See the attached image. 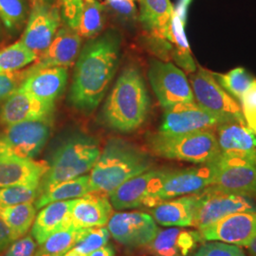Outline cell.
I'll return each instance as SVG.
<instances>
[{"label": "cell", "instance_id": "obj_1", "mask_svg": "<svg viewBox=\"0 0 256 256\" xmlns=\"http://www.w3.org/2000/svg\"><path fill=\"white\" fill-rule=\"evenodd\" d=\"M120 36L110 30L92 38L75 64L70 102L86 114L98 108L116 74L120 54Z\"/></svg>", "mask_w": 256, "mask_h": 256}, {"label": "cell", "instance_id": "obj_2", "mask_svg": "<svg viewBox=\"0 0 256 256\" xmlns=\"http://www.w3.org/2000/svg\"><path fill=\"white\" fill-rule=\"evenodd\" d=\"M149 110L150 97L144 79L137 66H128L104 102L102 122L110 129L131 133L146 122Z\"/></svg>", "mask_w": 256, "mask_h": 256}, {"label": "cell", "instance_id": "obj_3", "mask_svg": "<svg viewBox=\"0 0 256 256\" xmlns=\"http://www.w3.org/2000/svg\"><path fill=\"white\" fill-rule=\"evenodd\" d=\"M153 166L151 155L126 140L112 138L90 170V192L110 194L122 183Z\"/></svg>", "mask_w": 256, "mask_h": 256}, {"label": "cell", "instance_id": "obj_4", "mask_svg": "<svg viewBox=\"0 0 256 256\" xmlns=\"http://www.w3.org/2000/svg\"><path fill=\"white\" fill-rule=\"evenodd\" d=\"M100 153V146L93 137L78 133L66 138L55 149L48 164V168L39 185L40 194L90 172Z\"/></svg>", "mask_w": 256, "mask_h": 256}, {"label": "cell", "instance_id": "obj_5", "mask_svg": "<svg viewBox=\"0 0 256 256\" xmlns=\"http://www.w3.org/2000/svg\"><path fill=\"white\" fill-rule=\"evenodd\" d=\"M146 144L152 155L194 164L214 162L220 155L218 138L212 130H202L183 134L151 132Z\"/></svg>", "mask_w": 256, "mask_h": 256}, {"label": "cell", "instance_id": "obj_6", "mask_svg": "<svg viewBox=\"0 0 256 256\" xmlns=\"http://www.w3.org/2000/svg\"><path fill=\"white\" fill-rule=\"evenodd\" d=\"M189 82L194 101L202 108L225 122L246 124L238 102L220 86L212 72L198 66L196 70L190 75Z\"/></svg>", "mask_w": 256, "mask_h": 256}, {"label": "cell", "instance_id": "obj_7", "mask_svg": "<svg viewBox=\"0 0 256 256\" xmlns=\"http://www.w3.org/2000/svg\"><path fill=\"white\" fill-rule=\"evenodd\" d=\"M241 212H256L254 200L209 186L200 192L192 227L200 230L230 214Z\"/></svg>", "mask_w": 256, "mask_h": 256}, {"label": "cell", "instance_id": "obj_8", "mask_svg": "<svg viewBox=\"0 0 256 256\" xmlns=\"http://www.w3.org/2000/svg\"><path fill=\"white\" fill-rule=\"evenodd\" d=\"M52 120H28L8 126L0 132V151L34 160L52 133Z\"/></svg>", "mask_w": 256, "mask_h": 256}, {"label": "cell", "instance_id": "obj_9", "mask_svg": "<svg viewBox=\"0 0 256 256\" xmlns=\"http://www.w3.org/2000/svg\"><path fill=\"white\" fill-rule=\"evenodd\" d=\"M148 79L164 108L178 104L194 102L189 80L182 70L171 62L151 60Z\"/></svg>", "mask_w": 256, "mask_h": 256}, {"label": "cell", "instance_id": "obj_10", "mask_svg": "<svg viewBox=\"0 0 256 256\" xmlns=\"http://www.w3.org/2000/svg\"><path fill=\"white\" fill-rule=\"evenodd\" d=\"M216 171V160L185 169H170L152 200L151 208L168 200L202 192L212 184Z\"/></svg>", "mask_w": 256, "mask_h": 256}, {"label": "cell", "instance_id": "obj_11", "mask_svg": "<svg viewBox=\"0 0 256 256\" xmlns=\"http://www.w3.org/2000/svg\"><path fill=\"white\" fill-rule=\"evenodd\" d=\"M61 19L59 5L46 0H32L26 28L19 41L34 52L41 54L61 27Z\"/></svg>", "mask_w": 256, "mask_h": 256}, {"label": "cell", "instance_id": "obj_12", "mask_svg": "<svg viewBox=\"0 0 256 256\" xmlns=\"http://www.w3.org/2000/svg\"><path fill=\"white\" fill-rule=\"evenodd\" d=\"M168 168L149 169L122 183L110 194L113 209L130 210L140 207H152V200L162 186Z\"/></svg>", "mask_w": 256, "mask_h": 256}, {"label": "cell", "instance_id": "obj_13", "mask_svg": "<svg viewBox=\"0 0 256 256\" xmlns=\"http://www.w3.org/2000/svg\"><path fill=\"white\" fill-rule=\"evenodd\" d=\"M108 226L110 236L128 248L147 246L160 230L153 216L144 212H115Z\"/></svg>", "mask_w": 256, "mask_h": 256}, {"label": "cell", "instance_id": "obj_14", "mask_svg": "<svg viewBox=\"0 0 256 256\" xmlns=\"http://www.w3.org/2000/svg\"><path fill=\"white\" fill-rule=\"evenodd\" d=\"M224 122H227L202 108L196 101L182 102L164 108L162 122L158 131L165 134L191 133L216 129Z\"/></svg>", "mask_w": 256, "mask_h": 256}, {"label": "cell", "instance_id": "obj_15", "mask_svg": "<svg viewBox=\"0 0 256 256\" xmlns=\"http://www.w3.org/2000/svg\"><path fill=\"white\" fill-rule=\"evenodd\" d=\"M218 171L214 188L256 198V165L244 160L218 156L216 160Z\"/></svg>", "mask_w": 256, "mask_h": 256}, {"label": "cell", "instance_id": "obj_16", "mask_svg": "<svg viewBox=\"0 0 256 256\" xmlns=\"http://www.w3.org/2000/svg\"><path fill=\"white\" fill-rule=\"evenodd\" d=\"M198 232L203 241H221L246 247L256 238V212L230 214Z\"/></svg>", "mask_w": 256, "mask_h": 256}, {"label": "cell", "instance_id": "obj_17", "mask_svg": "<svg viewBox=\"0 0 256 256\" xmlns=\"http://www.w3.org/2000/svg\"><path fill=\"white\" fill-rule=\"evenodd\" d=\"M54 102L43 101L18 88L0 108V122L6 126L28 120H52Z\"/></svg>", "mask_w": 256, "mask_h": 256}, {"label": "cell", "instance_id": "obj_18", "mask_svg": "<svg viewBox=\"0 0 256 256\" xmlns=\"http://www.w3.org/2000/svg\"><path fill=\"white\" fill-rule=\"evenodd\" d=\"M82 37L77 30L66 24L59 28L50 45L38 56L32 66L28 68V74L48 68H68L74 64L80 54Z\"/></svg>", "mask_w": 256, "mask_h": 256}, {"label": "cell", "instance_id": "obj_19", "mask_svg": "<svg viewBox=\"0 0 256 256\" xmlns=\"http://www.w3.org/2000/svg\"><path fill=\"white\" fill-rule=\"evenodd\" d=\"M220 156L256 165V134L246 124L227 122L216 128Z\"/></svg>", "mask_w": 256, "mask_h": 256}, {"label": "cell", "instance_id": "obj_20", "mask_svg": "<svg viewBox=\"0 0 256 256\" xmlns=\"http://www.w3.org/2000/svg\"><path fill=\"white\" fill-rule=\"evenodd\" d=\"M48 165L45 162L21 158L0 151V188L16 185H40Z\"/></svg>", "mask_w": 256, "mask_h": 256}, {"label": "cell", "instance_id": "obj_21", "mask_svg": "<svg viewBox=\"0 0 256 256\" xmlns=\"http://www.w3.org/2000/svg\"><path fill=\"white\" fill-rule=\"evenodd\" d=\"M113 214L110 198L102 194L90 192L75 198L72 209V223L76 229H88L108 225Z\"/></svg>", "mask_w": 256, "mask_h": 256}, {"label": "cell", "instance_id": "obj_22", "mask_svg": "<svg viewBox=\"0 0 256 256\" xmlns=\"http://www.w3.org/2000/svg\"><path fill=\"white\" fill-rule=\"evenodd\" d=\"M19 88L40 100L55 102L64 92L68 82V68L56 66L28 74Z\"/></svg>", "mask_w": 256, "mask_h": 256}, {"label": "cell", "instance_id": "obj_23", "mask_svg": "<svg viewBox=\"0 0 256 256\" xmlns=\"http://www.w3.org/2000/svg\"><path fill=\"white\" fill-rule=\"evenodd\" d=\"M202 241L198 230L169 227L160 230L147 247L155 256H188Z\"/></svg>", "mask_w": 256, "mask_h": 256}, {"label": "cell", "instance_id": "obj_24", "mask_svg": "<svg viewBox=\"0 0 256 256\" xmlns=\"http://www.w3.org/2000/svg\"><path fill=\"white\" fill-rule=\"evenodd\" d=\"M74 204V200L52 202L40 209L30 230L38 246L55 232L72 226V209Z\"/></svg>", "mask_w": 256, "mask_h": 256}, {"label": "cell", "instance_id": "obj_25", "mask_svg": "<svg viewBox=\"0 0 256 256\" xmlns=\"http://www.w3.org/2000/svg\"><path fill=\"white\" fill-rule=\"evenodd\" d=\"M198 198L200 192L160 202L151 208V216L156 224L164 227H192Z\"/></svg>", "mask_w": 256, "mask_h": 256}, {"label": "cell", "instance_id": "obj_26", "mask_svg": "<svg viewBox=\"0 0 256 256\" xmlns=\"http://www.w3.org/2000/svg\"><path fill=\"white\" fill-rule=\"evenodd\" d=\"M138 21L148 34L164 37L172 43L171 25L174 7L170 0H137Z\"/></svg>", "mask_w": 256, "mask_h": 256}, {"label": "cell", "instance_id": "obj_27", "mask_svg": "<svg viewBox=\"0 0 256 256\" xmlns=\"http://www.w3.org/2000/svg\"><path fill=\"white\" fill-rule=\"evenodd\" d=\"M90 192V176L82 174L74 180L59 183L46 192L40 194L34 205L36 210H40L50 203L79 198Z\"/></svg>", "mask_w": 256, "mask_h": 256}, {"label": "cell", "instance_id": "obj_28", "mask_svg": "<svg viewBox=\"0 0 256 256\" xmlns=\"http://www.w3.org/2000/svg\"><path fill=\"white\" fill-rule=\"evenodd\" d=\"M36 210L32 202L0 208V220L9 230L12 241L23 238L32 229Z\"/></svg>", "mask_w": 256, "mask_h": 256}, {"label": "cell", "instance_id": "obj_29", "mask_svg": "<svg viewBox=\"0 0 256 256\" xmlns=\"http://www.w3.org/2000/svg\"><path fill=\"white\" fill-rule=\"evenodd\" d=\"M106 8L100 0H82V16L77 32L82 38L100 36L106 24Z\"/></svg>", "mask_w": 256, "mask_h": 256}, {"label": "cell", "instance_id": "obj_30", "mask_svg": "<svg viewBox=\"0 0 256 256\" xmlns=\"http://www.w3.org/2000/svg\"><path fill=\"white\" fill-rule=\"evenodd\" d=\"M84 229H76L70 226L57 232L45 240L34 256H63L75 247L82 236Z\"/></svg>", "mask_w": 256, "mask_h": 256}, {"label": "cell", "instance_id": "obj_31", "mask_svg": "<svg viewBox=\"0 0 256 256\" xmlns=\"http://www.w3.org/2000/svg\"><path fill=\"white\" fill-rule=\"evenodd\" d=\"M39 55L28 48L20 41L0 50V74L21 70L36 62Z\"/></svg>", "mask_w": 256, "mask_h": 256}, {"label": "cell", "instance_id": "obj_32", "mask_svg": "<svg viewBox=\"0 0 256 256\" xmlns=\"http://www.w3.org/2000/svg\"><path fill=\"white\" fill-rule=\"evenodd\" d=\"M214 75L220 86L238 102L256 80L243 68H234L226 74H214Z\"/></svg>", "mask_w": 256, "mask_h": 256}, {"label": "cell", "instance_id": "obj_33", "mask_svg": "<svg viewBox=\"0 0 256 256\" xmlns=\"http://www.w3.org/2000/svg\"><path fill=\"white\" fill-rule=\"evenodd\" d=\"M30 12L28 0H0V20L10 32H16L23 27Z\"/></svg>", "mask_w": 256, "mask_h": 256}, {"label": "cell", "instance_id": "obj_34", "mask_svg": "<svg viewBox=\"0 0 256 256\" xmlns=\"http://www.w3.org/2000/svg\"><path fill=\"white\" fill-rule=\"evenodd\" d=\"M39 194V185H16L0 188V208L23 203H34Z\"/></svg>", "mask_w": 256, "mask_h": 256}, {"label": "cell", "instance_id": "obj_35", "mask_svg": "<svg viewBox=\"0 0 256 256\" xmlns=\"http://www.w3.org/2000/svg\"><path fill=\"white\" fill-rule=\"evenodd\" d=\"M110 230L104 227L84 229L81 238L74 248L84 254L88 256L92 252L106 246L110 240Z\"/></svg>", "mask_w": 256, "mask_h": 256}, {"label": "cell", "instance_id": "obj_36", "mask_svg": "<svg viewBox=\"0 0 256 256\" xmlns=\"http://www.w3.org/2000/svg\"><path fill=\"white\" fill-rule=\"evenodd\" d=\"M194 256H246V254L236 245L221 241H208L198 248Z\"/></svg>", "mask_w": 256, "mask_h": 256}, {"label": "cell", "instance_id": "obj_37", "mask_svg": "<svg viewBox=\"0 0 256 256\" xmlns=\"http://www.w3.org/2000/svg\"><path fill=\"white\" fill-rule=\"evenodd\" d=\"M104 4L106 10H110L122 21H135L138 18L137 0H106Z\"/></svg>", "mask_w": 256, "mask_h": 256}, {"label": "cell", "instance_id": "obj_38", "mask_svg": "<svg viewBox=\"0 0 256 256\" xmlns=\"http://www.w3.org/2000/svg\"><path fill=\"white\" fill-rule=\"evenodd\" d=\"M238 104L248 128L256 134V80L239 100Z\"/></svg>", "mask_w": 256, "mask_h": 256}, {"label": "cell", "instance_id": "obj_39", "mask_svg": "<svg viewBox=\"0 0 256 256\" xmlns=\"http://www.w3.org/2000/svg\"><path fill=\"white\" fill-rule=\"evenodd\" d=\"M26 70L10 74H0V101L7 99L26 79Z\"/></svg>", "mask_w": 256, "mask_h": 256}, {"label": "cell", "instance_id": "obj_40", "mask_svg": "<svg viewBox=\"0 0 256 256\" xmlns=\"http://www.w3.org/2000/svg\"><path fill=\"white\" fill-rule=\"evenodd\" d=\"M37 243L34 238L28 234L14 240L5 252V256H34L36 252Z\"/></svg>", "mask_w": 256, "mask_h": 256}, {"label": "cell", "instance_id": "obj_41", "mask_svg": "<svg viewBox=\"0 0 256 256\" xmlns=\"http://www.w3.org/2000/svg\"><path fill=\"white\" fill-rule=\"evenodd\" d=\"M172 58H173L176 64H178V66H180L182 70H184L187 72L194 74L198 68L194 60L192 59L190 50L178 48L174 46Z\"/></svg>", "mask_w": 256, "mask_h": 256}, {"label": "cell", "instance_id": "obj_42", "mask_svg": "<svg viewBox=\"0 0 256 256\" xmlns=\"http://www.w3.org/2000/svg\"><path fill=\"white\" fill-rule=\"evenodd\" d=\"M12 242L9 230L7 229L4 222L0 220V254L6 252Z\"/></svg>", "mask_w": 256, "mask_h": 256}, {"label": "cell", "instance_id": "obj_43", "mask_svg": "<svg viewBox=\"0 0 256 256\" xmlns=\"http://www.w3.org/2000/svg\"><path fill=\"white\" fill-rule=\"evenodd\" d=\"M191 2L192 0H180L176 8H174V16L185 25H186V20L188 16V9Z\"/></svg>", "mask_w": 256, "mask_h": 256}, {"label": "cell", "instance_id": "obj_44", "mask_svg": "<svg viewBox=\"0 0 256 256\" xmlns=\"http://www.w3.org/2000/svg\"><path fill=\"white\" fill-rule=\"evenodd\" d=\"M88 256H115V252L112 246L106 244V246L92 252Z\"/></svg>", "mask_w": 256, "mask_h": 256}, {"label": "cell", "instance_id": "obj_45", "mask_svg": "<svg viewBox=\"0 0 256 256\" xmlns=\"http://www.w3.org/2000/svg\"><path fill=\"white\" fill-rule=\"evenodd\" d=\"M246 248L248 250L250 256H256V238L252 239L248 244Z\"/></svg>", "mask_w": 256, "mask_h": 256}, {"label": "cell", "instance_id": "obj_46", "mask_svg": "<svg viewBox=\"0 0 256 256\" xmlns=\"http://www.w3.org/2000/svg\"><path fill=\"white\" fill-rule=\"evenodd\" d=\"M63 256H88L86 254H84L81 252H79L78 250H76L75 248H72V250H70L66 254Z\"/></svg>", "mask_w": 256, "mask_h": 256}, {"label": "cell", "instance_id": "obj_47", "mask_svg": "<svg viewBox=\"0 0 256 256\" xmlns=\"http://www.w3.org/2000/svg\"><path fill=\"white\" fill-rule=\"evenodd\" d=\"M46 1H50V2H52L54 0H46Z\"/></svg>", "mask_w": 256, "mask_h": 256}]
</instances>
